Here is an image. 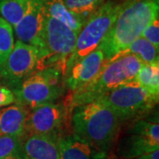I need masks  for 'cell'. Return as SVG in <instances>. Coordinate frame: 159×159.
Segmentation results:
<instances>
[{
  "mask_svg": "<svg viewBox=\"0 0 159 159\" xmlns=\"http://www.w3.org/2000/svg\"><path fill=\"white\" fill-rule=\"evenodd\" d=\"M158 13L159 0H125L119 4L113 25L98 46L105 58L110 60L125 51Z\"/></svg>",
  "mask_w": 159,
  "mask_h": 159,
  "instance_id": "cell-1",
  "label": "cell"
},
{
  "mask_svg": "<svg viewBox=\"0 0 159 159\" xmlns=\"http://www.w3.org/2000/svg\"><path fill=\"white\" fill-rule=\"evenodd\" d=\"M122 124L117 114L97 100L75 106L70 111L72 134L107 153Z\"/></svg>",
  "mask_w": 159,
  "mask_h": 159,
  "instance_id": "cell-2",
  "label": "cell"
},
{
  "mask_svg": "<svg viewBox=\"0 0 159 159\" xmlns=\"http://www.w3.org/2000/svg\"><path fill=\"white\" fill-rule=\"evenodd\" d=\"M142 63L134 55L123 51L108 60L89 84L72 92L66 101L69 111L80 104L93 102L119 85L134 81Z\"/></svg>",
  "mask_w": 159,
  "mask_h": 159,
  "instance_id": "cell-3",
  "label": "cell"
},
{
  "mask_svg": "<svg viewBox=\"0 0 159 159\" xmlns=\"http://www.w3.org/2000/svg\"><path fill=\"white\" fill-rule=\"evenodd\" d=\"M11 90L15 102L31 110L57 101L65 94L66 89L62 69L47 66L36 70Z\"/></svg>",
  "mask_w": 159,
  "mask_h": 159,
  "instance_id": "cell-4",
  "label": "cell"
},
{
  "mask_svg": "<svg viewBox=\"0 0 159 159\" xmlns=\"http://www.w3.org/2000/svg\"><path fill=\"white\" fill-rule=\"evenodd\" d=\"M158 98L132 81L114 88L97 100L117 114L122 123H125L148 116L157 104Z\"/></svg>",
  "mask_w": 159,
  "mask_h": 159,
  "instance_id": "cell-5",
  "label": "cell"
},
{
  "mask_svg": "<svg viewBox=\"0 0 159 159\" xmlns=\"http://www.w3.org/2000/svg\"><path fill=\"white\" fill-rule=\"evenodd\" d=\"M119 4L108 0L89 18L76 38L74 51L66 63L64 74L80 58L96 50L113 25Z\"/></svg>",
  "mask_w": 159,
  "mask_h": 159,
  "instance_id": "cell-6",
  "label": "cell"
},
{
  "mask_svg": "<svg viewBox=\"0 0 159 159\" xmlns=\"http://www.w3.org/2000/svg\"><path fill=\"white\" fill-rule=\"evenodd\" d=\"M76 38L77 34L65 24L46 16L40 36L41 68L57 66L62 69L64 74L66 63L74 51Z\"/></svg>",
  "mask_w": 159,
  "mask_h": 159,
  "instance_id": "cell-7",
  "label": "cell"
},
{
  "mask_svg": "<svg viewBox=\"0 0 159 159\" xmlns=\"http://www.w3.org/2000/svg\"><path fill=\"white\" fill-rule=\"evenodd\" d=\"M159 149V122L157 111L132 121L119 139L117 153L121 158L132 159Z\"/></svg>",
  "mask_w": 159,
  "mask_h": 159,
  "instance_id": "cell-8",
  "label": "cell"
},
{
  "mask_svg": "<svg viewBox=\"0 0 159 159\" xmlns=\"http://www.w3.org/2000/svg\"><path fill=\"white\" fill-rule=\"evenodd\" d=\"M42 55L37 48L18 40L6 59L0 65V77L11 89L41 68Z\"/></svg>",
  "mask_w": 159,
  "mask_h": 159,
  "instance_id": "cell-9",
  "label": "cell"
},
{
  "mask_svg": "<svg viewBox=\"0 0 159 159\" xmlns=\"http://www.w3.org/2000/svg\"><path fill=\"white\" fill-rule=\"evenodd\" d=\"M70 115L66 103L49 102L29 111L26 121V135L55 134L60 136Z\"/></svg>",
  "mask_w": 159,
  "mask_h": 159,
  "instance_id": "cell-10",
  "label": "cell"
},
{
  "mask_svg": "<svg viewBox=\"0 0 159 159\" xmlns=\"http://www.w3.org/2000/svg\"><path fill=\"white\" fill-rule=\"evenodd\" d=\"M107 61L102 50L97 47L96 50L80 58L65 72L64 83L66 89L74 92L89 84Z\"/></svg>",
  "mask_w": 159,
  "mask_h": 159,
  "instance_id": "cell-11",
  "label": "cell"
},
{
  "mask_svg": "<svg viewBox=\"0 0 159 159\" xmlns=\"http://www.w3.org/2000/svg\"><path fill=\"white\" fill-rule=\"evenodd\" d=\"M46 0H29L20 20L14 26L19 41L34 46L39 51L40 36L45 20Z\"/></svg>",
  "mask_w": 159,
  "mask_h": 159,
  "instance_id": "cell-12",
  "label": "cell"
},
{
  "mask_svg": "<svg viewBox=\"0 0 159 159\" xmlns=\"http://www.w3.org/2000/svg\"><path fill=\"white\" fill-rule=\"evenodd\" d=\"M58 137L55 134H29L22 139L25 159H60Z\"/></svg>",
  "mask_w": 159,
  "mask_h": 159,
  "instance_id": "cell-13",
  "label": "cell"
},
{
  "mask_svg": "<svg viewBox=\"0 0 159 159\" xmlns=\"http://www.w3.org/2000/svg\"><path fill=\"white\" fill-rule=\"evenodd\" d=\"M60 159H107L108 153L95 148L73 134L58 137Z\"/></svg>",
  "mask_w": 159,
  "mask_h": 159,
  "instance_id": "cell-14",
  "label": "cell"
},
{
  "mask_svg": "<svg viewBox=\"0 0 159 159\" xmlns=\"http://www.w3.org/2000/svg\"><path fill=\"white\" fill-rule=\"evenodd\" d=\"M29 108L20 103L10 104L0 110V135H10L20 138L26 136V121Z\"/></svg>",
  "mask_w": 159,
  "mask_h": 159,
  "instance_id": "cell-15",
  "label": "cell"
},
{
  "mask_svg": "<svg viewBox=\"0 0 159 159\" xmlns=\"http://www.w3.org/2000/svg\"><path fill=\"white\" fill-rule=\"evenodd\" d=\"M45 14L65 24L77 34L84 25L79 17L65 6L63 0H46Z\"/></svg>",
  "mask_w": 159,
  "mask_h": 159,
  "instance_id": "cell-16",
  "label": "cell"
},
{
  "mask_svg": "<svg viewBox=\"0 0 159 159\" xmlns=\"http://www.w3.org/2000/svg\"><path fill=\"white\" fill-rule=\"evenodd\" d=\"M134 81L151 95L159 97V61L142 64Z\"/></svg>",
  "mask_w": 159,
  "mask_h": 159,
  "instance_id": "cell-17",
  "label": "cell"
},
{
  "mask_svg": "<svg viewBox=\"0 0 159 159\" xmlns=\"http://www.w3.org/2000/svg\"><path fill=\"white\" fill-rule=\"evenodd\" d=\"M125 51L134 55L142 64H152L159 61L158 49L142 36L133 41Z\"/></svg>",
  "mask_w": 159,
  "mask_h": 159,
  "instance_id": "cell-18",
  "label": "cell"
},
{
  "mask_svg": "<svg viewBox=\"0 0 159 159\" xmlns=\"http://www.w3.org/2000/svg\"><path fill=\"white\" fill-rule=\"evenodd\" d=\"M29 0H0V14L11 26L22 18Z\"/></svg>",
  "mask_w": 159,
  "mask_h": 159,
  "instance_id": "cell-19",
  "label": "cell"
},
{
  "mask_svg": "<svg viewBox=\"0 0 159 159\" xmlns=\"http://www.w3.org/2000/svg\"><path fill=\"white\" fill-rule=\"evenodd\" d=\"M65 6L83 22L102 6L104 0H63Z\"/></svg>",
  "mask_w": 159,
  "mask_h": 159,
  "instance_id": "cell-20",
  "label": "cell"
},
{
  "mask_svg": "<svg viewBox=\"0 0 159 159\" xmlns=\"http://www.w3.org/2000/svg\"><path fill=\"white\" fill-rule=\"evenodd\" d=\"M22 139L10 135H0V159H25Z\"/></svg>",
  "mask_w": 159,
  "mask_h": 159,
  "instance_id": "cell-21",
  "label": "cell"
},
{
  "mask_svg": "<svg viewBox=\"0 0 159 159\" xmlns=\"http://www.w3.org/2000/svg\"><path fill=\"white\" fill-rule=\"evenodd\" d=\"M14 45V36L12 26L0 18V65L10 54Z\"/></svg>",
  "mask_w": 159,
  "mask_h": 159,
  "instance_id": "cell-22",
  "label": "cell"
},
{
  "mask_svg": "<svg viewBox=\"0 0 159 159\" xmlns=\"http://www.w3.org/2000/svg\"><path fill=\"white\" fill-rule=\"evenodd\" d=\"M141 36L148 40L157 49H159V19L155 18L142 31Z\"/></svg>",
  "mask_w": 159,
  "mask_h": 159,
  "instance_id": "cell-23",
  "label": "cell"
},
{
  "mask_svg": "<svg viewBox=\"0 0 159 159\" xmlns=\"http://www.w3.org/2000/svg\"><path fill=\"white\" fill-rule=\"evenodd\" d=\"M15 102V97L11 89L0 85V107L8 106Z\"/></svg>",
  "mask_w": 159,
  "mask_h": 159,
  "instance_id": "cell-24",
  "label": "cell"
},
{
  "mask_svg": "<svg viewBox=\"0 0 159 159\" xmlns=\"http://www.w3.org/2000/svg\"><path fill=\"white\" fill-rule=\"evenodd\" d=\"M132 159H159V149H157L150 153L143 154Z\"/></svg>",
  "mask_w": 159,
  "mask_h": 159,
  "instance_id": "cell-25",
  "label": "cell"
}]
</instances>
